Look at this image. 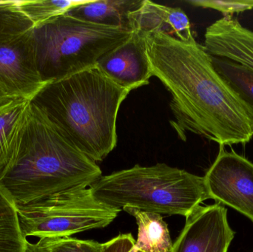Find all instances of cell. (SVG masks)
Masks as SVG:
<instances>
[{"label":"cell","instance_id":"4","mask_svg":"<svg viewBox=\"0 0 253 252\" xmlns=\"http://www.w3.org/2000/svg\"><path fill=\"white\" fill-rule=\"evenodd\" d=\"M90 188L99 202L120 211L125 207H132L187 217L211 199L204 177L165 164L135 165L102 176Z\"/></svg>","mask_w":253,"mask_h":252},{"label":"cell","instance_id":"7","mask_svg":"<svg viewBox=\"0 0 253 252\" xmlns=\"http://www.w3.org/2000/svg\"><path fill=\"white\" fill-rule=\"evenodd\" d=\"M210 198L227 206L253 223V163L234 151L220 147L204 176Z\"/></svg>","mask_w":253,"mask_h":252},{"label":"cell","instance_id":"11","mask_svg":"<svg viewBox=\"0 0 253 252\" xmlns=\"http://www.w3.org/2000/svg\"><path fill=\"white\" fill-rule=\"evenodd\" d=\"M204 47L211 56L253 70V31L232 16H224L207 28Z\"/></svg>","mask_w":253,"mask_h":252},{"label":"cell","instance_id":"2","mask_svg":"<svg viewBox=\"0 0 253 252\" xmlns=\"http://www.w3.org/2000/svg\"><path fill=\"white\" fill-rule=\"evenodd\" d=\"M101 176L97 164L30 103L14 158L0 178L16 207L90 187Z\"/></svg>","mask_w":253,"mask_h":252},{"label":"cell","instance_id":"19","mask_svg":"<svg viewBox=\"0 0 253 252\" xmlns=\"http://www.w3.org/2000/svg\"><path fill=\"white\" fill-rule=\"evenodd\" d=\"M34 28L19 7V1H0V42L26 34Z\"/></svg>","mask_w":253,"mask_h":252},{"label":"cell","instance_id":"10","mask_svg":"<svg viewBox=\"0 0 253 252\" xmlns=\"http://www.w3.org/2000/svg\"><path fill=\"white\" fill-rule=\"evenodd\" d=\"M96 65L114 82L130 91L147 85L153 76L145 36L139 33L132 32L126 42L104 55Z\"/></svg>","mask_w":253,"mask_h":252},{"label":"cell","instance_id":"15","mask_svg":"<svg viewBox=\"0 0 253 252\" xmlns=\"http://www.w3.org/2000/svg\"><path fill=\"white\" fill-rule=\"evenodd\" d=\"M123 210L135 217L138 235L134 249L140 252H171L172 241L168 225L160 214L132 207Z\"/></svg>","mask_w":253,"mask_h":252},{"label":"cell","instance_id":"23","mask_svg":"<svg viewBox=\"0 0 253 252\" xmlns=\"http://www.w3.org/2000/svg\"><path fill=\"white\" fill-rule=\"evenodd\" d=\"M13 100H16V99H13L11 96H9L8 93L0 86V107L7 105L13 102Z\"/></svg>","mask_w":253,"mask_h":252},{"label":"cell","instance_id":"13","mask_svg":"<svg viewBox=\"0 0 253 252\" xmlns=\"http://www.w3.org/2000/svg\"><path fill=\"white\" fill-rule=\"evenodd\" d=\"M143 0H90L66 13L87 22L130 30L128 16L141 6ZM131 31V30H130Z\"/></svg>","mask_w":253,"mask_h":252},{"label":"cell","instance_id":"12","mask_svg":"<svg viewBox=\"0 0 253 252\" xmlns=\"http://www.w3.org/2000/svg\"><path fill=\"white\" fill-rule=\"evenodd\" d=\"M132 32L142 35L159 33L184 42L194 41L190 20L180 7L162 5L143 0L141 6L128 16Z\"/></svg>","mask_w":253,"mask_h":252},{"label":"cell","instance_id":"20","mask_svg":"<svg viewBox=\"0 0 253 252\" xmlns=\"http://www.w3.org/2000/svg\"><path fill=\"white\" fill-rule=\"evenodd\" d=\"M44 252H102L103 244L71 237H53L25 241Z\"/></svg>","mask_w":253,"mask_h":252},{"label":"cell","instance_id":"21","mask_svg":"<svg viewBox=\"0 0 253 252\" xmlns=\"http://www.w3.org/2000/svg\"><path fill=\"white\" fill-rule=\"evenodd\" d=\"M188 4L195 7L211 8L221 12L224 16L242 13L253 9V0L246 1H213V0H188Z\"/></svg>","mask_w":253,"mask_h":252},{"label":"cell","instance_id":"22","mask_svg":"<svg viewBox=\"0 0 253 252\" xmlns=\"http://www.w3.org/2000/svg\"><path fill=\"white\" fill-rule=\"evenodd\" d=\"M135 243L131 234H123L103 244L102 252H140L134 249Z\"/></svg>","mask_w":253,"mask_h":252},{"label":"cell","instance_id":"5","mask_svg":"<svg viewBox=\"0 0 253 252\" xmlns=\"http://www.w3.org/2000/svg\"><path fill=\"white\" fill-rule=\"evenodd\" d=\"M131 35L130 30L97 25L68 13L50 19L31 31L40 77L47 84L94 66Z\"/></svg>","mask_w":253,"mask_h":252},{"label":"cell","instance_id":"1","mask_svg":"<svg viewBox=\"0 0 253 252\" xmlns=\"http://www.w3.org/2000/svg\"><path fill=\"white\" fill-rule=\"evenodd\" d=\"M144 36L153 76L170 93V125L180 139L193 133L220 147L252 140L253 109L215 71L203 45L159 33Z\"/></svg>","mask_w":253,"mask_h":252},{"label":"cell","instance_id":"3","mask_svg":"<svg viewBox=\"0 0 253 252\" xmlns=\"http://www.w3.org/2000/svg\"><path fill=\"white\" fill-rule=\"evenodd\" d=\"M129 93L96 65L47 83L31 103L76 148L96 163L117 146V116Z\"/></svg>","mask_w":253,"mask_h":252},{"label":"cell","instance_id":"6","mask_svg":"<svg viewBox=\"0 0 253 252\" xmlns=\"http://www.w3.org/2000/svg\"><path fill=\"white\" fill-rule=\"evenodd\" d=\"M25 241L53 237H71L106 227L120 210L101 204L90 188L53 195L18 207Z\"/></svg>","mask_w":253,"mask_h":252},{"label":"cell","instance_id":"14","mask_svg":"<svg viewBox=\"0 0 253 252\" xmlns=\"http://www.w3.org/2000/svg\"><path fill=\"white\" fill-rule=\"evenodd\" d=\"M30 103L16 99L0 107V178L14 158Z\"/></svg>","mask_w":253,"mask_h":252},{"label":"cell","instance_id":"8","mask_svg":"<svg viewBox=\"0 0 253 252\" xmlns=\"http://www.w3.org/2000/svg\"><path fill=\"white\" fill-rule=\"evenodd\" d=\"M32 30L0 42V86L13 99L31 100L46 84L37 70Z\"/></svg>","mask_w":253,"mask_h":252},{"label":"cell","instance_id":"16","mask_svg":"<svg viewBox=\"0 0 253 252\" xmlns=\"http://www.w3.org/2000/svg\"><path fill=\"white\" fill-rule=\"evenodd\" d=\"M17 207L0 186V252H25Z\"/></svg>","mask_w":253,"mask_h":252},{"label":"cell","instance_id":"24","mask_svg":"<svg viewBox=\"0 0 253 252\" xmlns=\"http://www.w3.org/2000/svg\"><path fill=\"white\" fill-rule=\"evenodd\" d=\"M25 252H44L40 250L37 247H34V246L27 245V250Z\"/></svg>","mask_w":253,"mask_h":252},{"label":"cell","instance_id":"9","mask_svg":"<svg viewBox=\"0 0 253 252\" xmlns=\"http://www.w3.org/2000/svg\"><path fill=\"white\" fill-rule=\"evenodd\" d=\"M235 234L224 206L200 205L186 217L171 252H227Z\"/></svg>","mask_w":253,"mask_h":252},{"label":"cell","instance_id":"18","mask_svg":"<svg viewBox=\"0 0 253 252\" xmlns=\"http://www.w3.org/2000/svg\"><path fill=\"white\" fill-rule=\"evenodd\" d=\"M90 0H24L19 7L34 27L39 26L56 16L65 14L73 7L85 4Z\"/></svg>","mask_w":253,"mask_h":252},{"label":"cell","instance_id":"17","mask_svg":"<svg viewBox=\"0 0 253 252\" xmlns=\"http://www.w3.org/2000/svg\"><path fill=\"white\" fill-rule=\"evenodd\" d=\"M212 62L218 73L253 110V70L214 56Z\"/></svg>","mask_w":253,"mask_h":252}]
</instances>
